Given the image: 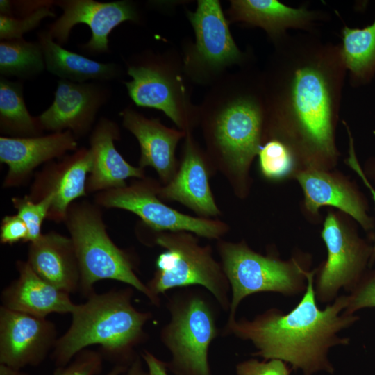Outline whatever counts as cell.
<instances>
[{
	"label": "cell",
	"mask_w": 375,
	"mask_h": 375,
	"mask_svg": "<svg viewBox=\"0 0 375 375\" xmlns=\"http://www.w3.org/2000/svg\"><path fill=\"white\" fill-rule=\"evenodd\" d=\"M346 128L347 130V133L349 136V157L347 158V164L349 165V167L357 173L358 176L362 179L363 183L368 188V190L370 192V194L372 196V199L374 202L375 206V189L371 185L369 180L367 179V176H365L363 170L362 169L356 155L354 149V144H353V139L352 138L351 133L350 132V129L349 126L344 122V123ZM375 261V242L373 246V251H372V255L370 260L369 265H372Z\"/></svg>",
	"instance_id": "d590c367"
},
{
	"label": "cell",
	"mask_w": 375,
	"mask_h": 375,
	"mask_svg": "<svg viewBox=\"0 0 375 375\" xmlns=\"http://www.w3.org/2000/svg\"><path fill=\"white\" fill-rule=\"evenodd\" d=\"M160 184L144 178L124 187L97 192L94 203L100 208L126 210L138 215L152 231L191 232L209 239H219L227 226L218 220L195 217L169 207L158 196Z\"/></svg>",
	"instance_id": "8fae6325"
},
{
	"label": "cell",
	"mask_w": 375,
	"mask_h": 375,
	"mask_svg": "<svg viewBox=\"0 0 375 375\" xmlns=\"http://www.w3.org/2000/svg\"><path fill=\"white\" fill-rule=\"evenodd\" d=\"M187 16L195 35L194 43L186 44L182 57L188 80L211 86L229 67L249 65L250 57L236 44L219 1L199 0Z\"/></svg>",
	"instance_id": "9c48e42d"
},
{
	"label": "cell",
	"mask_w": 375,
	"mask_h": 375,
	"mask_svg": "<svg viewBox=\"0 0 375 375\" xmlns=\"http://www.w3.org/2000/svg\"><path fill=\"white\" fill-rule=\"evenodd\" d=\"M208 158L242 176L258 155L267 127L261 71L249 65L227 73L210 86L199 106Z\"/></svg>",
	"instance_id": "3957f363"
},
{
	"label": "cell",
	"mask_w": 375,
	"mask_h": 375,
	"mask_svg": "<svg viewBox=\"0 0 375 375\" xmlns=\"http://www.w3.org/2000/svg\"><path fill=\"white\" fill-rule=\"evenodd\" d=\"M322 238L327 258L314 283L317 301L330 303L341 289L350 292L364 276L370 262L373 247L353 236L342 226L333 214L326 217Z\"/></svg>",
	"instance_id": "7c38bea8"
},
{
	"label": "cell",
	"mask_w": 375,
	"mask_h": 375,
	"mask_svg": "<svg viewBox=\"0 0 375 375\" xmlns=\"http://www.w3.org/2000/svg\"><path fill=\"white\" fill-rule=\"evenodd\" d=\"M122 375H149V374L148 370L144 368L141 358L138 355Z\"/></svg>",
	"instance_id": "74e56055"
},
{
	"label": "cell",
	"mask_w": 375,
	"mask_h": 375,
	"mask_svg": "<svg viewBox=\"0 0 375 375\" xmlns=\"http://www.w3.org/2000/svg\"><path fill=\"white\" fill-rule=\"evenodd\" d=\"M16 268L18 278L2 290L1 306L42 318L51 313H72L76 304L69 293L40 278L27 261L17 260Z\"/></svg>",
	"instance_id": "7402d4cb"
},
{
	"label": "cell",
	"mask_w": 375,
	"mask_h": 375,
	"mask_svg": "<svg viewBox=\"0 0 375 375\" xmlns=\"http://www.w3.org/2000/svg\"><path fill=\"white\" fill-rule=\"evenodd\" d=\"M126 67L131 80L124 84L135 104L162 111L181 131L191 133L199 124V106L191 101L182 58L147 51L128 59Z\"/></svg>",
	"instance_id": "8992f818"
},
{
	"label": "cell",
	"mask_w": 375,
	"mask_h": 375,
	"mask_svg": "<svg viewBox=\"0 0 375 375\" xmlns=\"http://www.w3.org/2000/svg\"><path fill=\"white\" fill-rule=\"evenodd\" d=\"M154 243L165 249L156 259L153 278L147 283L156 298L160 299V294L173 288L197 285L208 290L222 309L229 310L230 285L210 246H201L185 231L156 233Z\"/></svg>",
	"instance_id": "52a82bcc"
},
{
	"label": "cell",
	"mask_w": 375,
	"mask_h": 375,
	"mask_svg": "<svg viewBox=\"0 0 375 375\" xmlns=\"http://www.w3.org/2000/svg\"><path fill=\"white\" fill-rule=\"evenodd\" d=\"M109 97L108 88L101 83L60 79L52 104L38 118L44 131L69 130L77 139L90 131L99 110Z\"/></svg>",
	"instance_id": "2e32d148"
},
{
	"label": "cell",
	"mask_w": 375,
	"mask_h": 375,
	"mask_svg": "<svg viewBox=\"0 0 375 375\" xmlns=\"http://www.w3.org/2000/svg\"><path fill=\"white\" fill-rule=\"evenodd\" d=\"M120 116L123 126L139 142V167L143 169L153 167L162 182L168 183L178 169L175 158L176 145L187 133L168 128L159 119L147 118L131 108L122 110Z\"/></svg>",
	"instance_id": "ffe728a7"
},
{
	"label": "cell",
	"mask_w": 375,
	"mask_h": 375,
	"mask_svg": "<svg viewBox=\"0 0 375 375\" xmlns=\"http://www.w3.org/2000/svg\"><path fill=\"white\" fill-rule=\"evenodd\" d=\"M0 375H28L21 369H17L5 364L0 363Z\"/></svg>",
	"instance_id": "f35d334b"
},
{
	"label": "cell",
	"mask_w": 375,
	"mask_h": 375,
	"mask_svg": "<svg viewBox=\"0 0 375 375\" xmlns=\"http://www.w3.org/2000/svg\"><path fill=\"white\" fill-rule=\"evenodd\" d=\"M341 38V55L351 83L369 81L375 74V18L362 28L344 26Z\"/></svg>",
	"instance_id": "484cf974"
},
{
	"label": "cell",
	"mask_w": 375,
	"mask_h": 375,
	"mask_svg": "<svg viewBox=\"0 0 375 375\" xmlns=\"http://www.w3.org/2000/svg\"><path fill=\"white\" fill-rule=\"evenodd\" d=\"M0 131L12 138L42 135L44 130L38 117L28 112L24 99L23 84L0 77Z\"/></svg>",
	"instance_id": "4316f807"
},
{
	"label": "cell",
	"mask_w": 375,
	"mask_h": 375,
	"mask_svg": "<svg viewBox=\"0 0 375 375\" xmlns=\"http://www.w3.org/2000/svg\"><path fill=\"white\" fill-rule=\"evenodd\" d=\"M78 143L69 130L28 138H0V161L8 166L3 188L26 184L40 165L76 151Z\"/></svg>",
	"instance_id": "e0dca14e"
},
{
	"label": "cell",
	"mask_w": 375,
	"mask_h": 375,
	"mask_svg": "<svg viewBox=\"0 0 375 375\" xmlns=\"http://www.w3.org/2000/svg\"><path fill=\"white\" fill-rule=\"evenodd\" d=\"M101 208L88 201H75L68 208L64 223L72 240L78 258L81 283L79 291L85 297L101 280H115L128 284L143 294L155 306L156 298L135 272L133 260L108 235Z\"/></svg>",
	"instance_id": "5b68a950"
},
{
	"label": "cell",
	"mask_w": 375,
	"mask_h": 375,
	"mask_svg": "<svg viewBox=\"0 0 375 375\" xmlns=\"http://www.w3.org/2000/svg\"><path fill=\"white\" fill-rule=\"evenodd\" d=\"M0 15L12 17V9L11 1H0Z\"/></svg>",
	"instance_id": "ab89813d"
},
{
	"label": "cell",
	"mask_w": 375,
	"mask_h": 375,
	"mask_svg": "<svg viewBox=\"0 0 375 375\" xmlns=\"http://www.w3.org/2000/svg\"><path fill=\"white\" fill-rule=\"evenodd\" d=\"M128 367L121 365H115L114 367L105 375H122Z\"/></svg>",
	"instance_id": "60d3db41"
},
{
	"label": "cell",
	"mask_w": 375,
	"mask_h": 375,
	"mask_svg": "<svg viewBox=\"0 0 375 375\" xmlns=\"http://www.w3.org/2000/svg\"><path fill=\"white\" fill-rule=\"evenodd\" d=\"M55 324L47 318L0 307V363L17 369L41 364L56 341Z\"/></svg>",
	"instance_id": "5bb4252c"
},
{
	"label": "cell",
	"mask_w": 375,
	"mask_h": 375,
	"mask_svg": "<svg viewBox=\"0 0 375 375\" xmlns=\"http://www.w3.org/2000/svg\"><path fill=\"white\" fill-rule=\"evenodd\" d=\"M28 228L17 215H6L1 221L0 241L1 244L12 245L18 242H27Z\"/></svg>",
	"instance_id": "e575fe53"
},
{
	"label": "cell",
	"mask_w": 375,
	"mask_h": 375,
	"mask_svg": "<svg viewBox=\"0 0 375 375\" xmlns=\"http://www.w3.org/2000/svg\"><path fill=\"white\" fill-rule=\"evenodd\" d=\"M262 173L267 178L278 179L292 169L294 157L292 148L284 141L272 138L262 144L258 153Z\"/></svg>",
	"instance_id": "f1b7e54d"
},
{
	"label": "cell",
	"mask_w": 375,
	"mask_h": 375,
	"mask_svg": "<svg viewBox=\"0 0 375 375\" xmlns=\"http://www.w3.org/2000/svg\"><path fill=\"white\" fill-rule=\"evenodd\" d=\"M316 270L306 273L307 286L300 301L288 312L270 308L252 319H228L225 333L250 341L256 351L252 355L264 360H281L303 375L320 371L333 374L329 350L347 345L350 338L339 333L355 324L359 317L344 312L347 295L338 296L321 309L314 290Z\"/></svg>",
	"instance_id": "7a4b0ae2"
},
{
	"label": "cell",
	"mask_w": 375,
	"mask_h": 375,
	"mask_svg": "<svg viewBox=\"0 0 375 375\" xmlns=\"http://www.w3.org/2000/svg\"><path fill=\"white\" fill-rule=\"evenodd\" d=\"M273 44L261 71L267 127L288 135L306 156L331 160L347 72L340 44L316 32L288 33Z\"/></svg>",
	"instance_id": "6da1fadb"
},
{
	"label": "cell",
	"mask_w": 375,
	"mask_h": 375,
	"mask_svg": "<svg viewBox=\"0 0 375 375\" xmlns=\"http://www.w3.org/2000/svg\"><path fill=\"white\" fill-rule=\"evenodd\" d=\"M38 42L47 69L60 79L74 83L89 80L102 82L114 80L121 74V69L115 63L100 62L64 49L47 31L38 33Z\"/></svg>",
	"instance_id": "d4e9b609"
},
{
	"label": "cell",
	"mask_w": 375,
	"mask_h": 375,
	"mask_svg": "<svg viewBox=\"0 0 375 375\" xmlns=\"http://www.w3.org/2000/svg\"><path fill=\"white\" fill-rule=\"evenodd\" d=\"M62 14L48 26L47 31L60 45L66 44L72 28L85 24L90 28V40L80 49L88 54L109 51L108 37L112 31L124 22H139L141 16L136 4L131 1L100 2L94 0H59L54 1Z\"/></svg>",
	"instance_id": "4fadbf2b"
},
{
	"label": "cell",
	"mask_w": 375,
	"mask_h": 375,
	"mask_svg": "<svg viewBox=\"0 0 375 375\" xmlns=\"http://www.w3.org/2000/svg\"><path fill=\"white\" fill-rule=\"evenodd\" d=\"M167 308L170 319L160 338L172 356L168 370L174 375H212L208 351L219 333L213 307L202 294L190 290L174 294Z\"/></svg>",
	"instance_id": "ba28073f"
},
{
	"label": "cell",
	"mask_w": 375,
	"mask_h": 375,
	"mask_svg": "<svg viewBox=\"0 0 375 375\" xmlns=\"http://www.w3.org/2000/svg\"><path fill=\"white\" fill-rule=\"evenodd\" d=\"M42 279L57 288L72 293L79 290L81 271L70 237L50 231L30 242L26 260Z\"/></svg>",
	"instance_id": "603a6c76"
},
{
	"label": "cell",
	"mask_w": 375,
	"mask_h": 375,
	"mask_svg": "<svg viewBox=\"0 0 375 375\" xmlns=\"http://www.w3.org/2000/svg\"><path fill=\"white\" fill-rule=\"evenodd\" d=\"M53 1H48L31 13L23 17L0 15V39L8 40L23 38V35L38 27L46 17H54Z\"/></svg>",
	"instance_id": "4dcf8cb0"
},
{
	"label": "cell",
	"mask_w": 375,
	"mask_h": 375,
	"mask_svg": "<svg viewBox=\"0 0 375 375\" xmlns=\"http://www.w3.org/2000/svg\"><path fill=\"white\" fill-rule=\"evenodd\" d=\"M141 357L147 367L149 375H168L166 362L160 360L147 350H144Z\"/></svg>",
	"instance_id": "8d00e7d4"
},
{
	"label": "cell",
	"mask_w": 375,
	"mask_h": 375,
	"mask_svg": "<svg viewBox=\"0 0 375 375\" xmlns=\"http://www.w3.org/2000/svg\"><path fill=\"white\" fill-rule=\"evenodd\" d=\"M344 312L355 314L358 310L375 308V270L364 274L356 286L347 294Z\"/></svg>",
	"instance_id": "1f68e13d"
},
{
	"label": "cell",
	"mask_w": 375,
	"mask_h": 375,
	"mask_svg": "<svg viewBox=\"0 0 375 375\" xmlns=\"http://www.w3.org/2000/svg\"><path fill=\"white\" fill-rule=\"evenodd\" d=\"M92 163L91 151L85 147L67 154L57 162L46 163L35 174L28 197L34 201L51 197L47 219L64 222L71 204L88 195L86 185Z\"/></svg>",
	"instance_id": "9a60e30c"
},
{
	"label": "cell",
	"mask_w": 375,
	"mask_h": 375,
	"mask_svg": "<svg viewBox=\"0 0 375 375\" xmlns=\"http://www.w3.org/2000/svg\"><path fill=\"white\" fill-rule=\"evenodd\" d=\"M305 196V205L315 213L323 206L339 208L355 219L365 229L373 226L362 200L349 187L317 169L310 168L297 175Z\"/></svg>",
	"instance_id": "cb8c5ba5"
},
{
	"label": "cell",
	"mask_w": 375,
	"mask_h": 375,
	"mask_svg": "<svg viewBox=\"0 0 375 375\" xmlns=\"http://www.w3.org/2000/svg\"><path fill=\"white\" fill-rule=\"evenodd\" d=\"M374 169H375V168H374Z\"/></svg>",
	"instance_id": "b9f144b4"
},
{
	"label": "cell",
	"mask_w": 375,
	"mask_h": 375,
	"mask_svg": "<svg viewBox=\"0 0 375 375\" xmlns=\"http://www.w3.org/2000/svg\"><path fill=\"white\" fill-rule=\"evenodd\" d=\"M208 162L207 154L187 133L181 162L173 178L159 186L158 197L178 201L205 218L220 214L209 184Z\"/></svg>",
	"instance_id": "ac0fdd59"
},
{
	"label": "cell",
	"mask_w": 375,
	"mask_h": 375,
	"mask_svg": "<svg viewBox=\"0 0 375 375\" xmlns=\"http://www.w3.org/2000/svg\"><path fill=\"white\" fill-rule=\"evenodd\" d=\"M133 294L132 287L94 292L85 303L76 304L69 328L51 352L56 369L92 345H99L102 357L115 365L128 367L138 356L136 348L147 338L144 326L152 317L133 306Z\"/></svg>",
	"instance_id": "277c9868"
},
{
	"label": "cell",
	"mask_w": 375,
	"mask_h": 375,
	"mask_svg": "<svg viewBox=\"0 0 375 375\" xmlns=\"http://www.w3.org/2000/svg\"><path fill=\"white\" fill-rule=\"evenodd\" d=\"M218 251L232 294L228 319L235 318L240 302L253 294L295 296L306 289L308 271L295 260L282 261L258 253L244 243L225 241L219 242Z\"/></svg>",
	"instance_id": "30bf717a"
},
{
	"label": "cell",
	"mask_w": 375,
	"mask_h": 375,
	"mask_svg": "<svg viewBox=\"0 0 375 375\" xmlns=\"http://www.w3.org/2000/svg\"><path fill=\"white\" fill-rule=\"evenodd\" d=\"M119 139L118 125L108 118L101 117L92 131L89 149L92 163L86 185L88 194L124 187L128 178H145L143 168L129 164L117 150L115 141Z\"/></svg>",
	"instance_id": "44dd1931"
},
{
	"label": "cell",
	"mask_w": 375,
	"mask_h": 375,
	"mask_svg": "<svg viewBox=\"0 0 375 375\" xmlns=\"http://www.w3.org/2000/svg\"><path fill=\"white\" fill-rule=\"evenodd\" d=\"M42 49L38 42L24 38L1 40L0 73L2 76L31 79L44 69Z\"/></svg>",
	"instance_id": "83f0119b"
},
{
	"label": "cell",
	"mask_w": 375,
	"mask_h": 375,
	"mask_svg": "<svg viewBox=\"0 0 375 375\" xmlns=\"http://www.w3.org/2000/svg\"><path fill=\"white\" fill-rule=\"evenodd\" d=\"M237 375H290L292 369L278 359L258 361L250 359L236 365Z\"/></svg>",
	"instance_id": "836d02e7"
},
{
	"label": "cell",
	"mask_w": 375,
	"mask_h": 375,
	"mask_svg": "<svg viewBox=\"0 0 375 375\" xmlns=\"http://www.w3.org/2000/svg\"><path fill=\"white\" fill-rule=\"evenodd\" d=\"M51 201L52 198L50 196L38 201L31 200L28 195L12 198V205L17 211V215L27 226V242L35 241L42 234V223L47 219Z\"/></svg>",
	"instance_id": "f546056e"
},
{
	"label": "cell",
	"mask_w": 375,
	"mask_h": 375,
	"mask_svg": "<svg viewBox=\"0 0 375 375\" xmlns=\"http://www.w3.org/2000/svg\"><path fill=\"white\" fill-rule=\"evenodd\" d=\"M227 15L230 23L261 28L272 43L285 36L290 28L315 33L317 24L327 19L322 11L306 6L293 8L278 0H232Z\"/></svg>",
	"instance_id": "d6986e66"
},
{
	"label": "cell",
	"mask_w": 375,
	"mask_h": 375,
	"mask_svg": "<svg viewBox=\"0 0 375 375\" xmlns=\"http://www.w3.org/2000/svg\"><path fill=\"white\" fill-rule=\"evenodd\" d=\"M100 352L84 349L66 367L55 369L54 375H100L103 369Z\"/></svg>",
	"instance_id": "d6a6232c"
}]
</instances>
